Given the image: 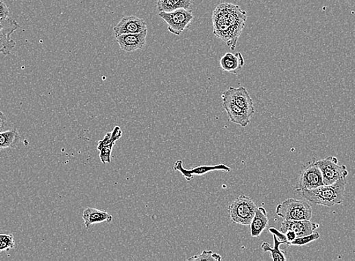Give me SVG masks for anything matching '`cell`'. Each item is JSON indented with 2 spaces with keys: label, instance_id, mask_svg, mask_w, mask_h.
I'll use <instances>...</instances> for the list:
<instances>
[{
  "label": "cell",
  "instance_id": "1",
  "mask_svg": "<svg viewBox=\"0 0 355 261\" xmlns=\"http://www.w3.org/2000/svg\"><path fill=\"white\" fill-rule=\"evenodd\" d=\"M247 19V12L232 3L219 4L212 14L213 33L234 50Z\"/></svg>",
  "mask_w": 355,
  "mask_h": 261
},
{
  "label": "cell",
  "instance_id": "2",
  "mask_svg": "<svg viewBox=\"0 0 355 261\" xmlns=\"http://www.w3.org/2000/svg\"><path fill=\"white\" fill-rule=\"evenodd\" d=\"M346 178H340L334 184H323L315 189H295L298 196L315 205L332 207L342 204L344 200Z\"/></svg>",
  "mask_w": 355,
  "mask_h": 261
},
{
  "label": "cell",
  "instance_id": "3",
  "mask_svg": "<svg viewBox=\"0 0 355 261\" xmlns=\"http://www.w3.org/2000/svg\"><path fill=\"white\" fill-rule=\"evenodd\" d=\"M276 214L286 221L310 220L313 208L306 200L288 199L278 205Z\"/></svg>",
  "mask_w": 355,
  "mask_h": 261
},
{
  "label": "cell",
  "instance_id": "4",
  "mask_svg": "<svg viewBox=\"0 0 355 261\" xmlns=\"http://www.w3.org/2000/svg\"><path fill=\"white\" fill-rule=\"evenodd\" d=\"M257 206L254 201L245 195H241L228 207L231 221L236 225L248 226L252 221Z\"/></svg>",
  "mask_w": 355,
  "mask_h": 261
},
{
  "label": "cell",
  "instance_id": "5",
  "mask_svg": "<svg viewBox=\"0 0 355 261\" xmlns=\"http://www.w3.org/2000/svg\"><path fill=\"white\" fill-rule=\"evenodd\" d=\"M158 16L168 25V31L180 36L194 19L193 13L190 10L179 9L170 12H161Z\"/></svg>",
  "mask_w": 355,
  "mask_h": 261
},
{
  "label": "cell",
  "instance_id": "6",
  "mask_svg": "<svg viewBox=\"0 0 355 261\" xmlns=\"http://www.w3.org/2000/svg\"><path fill=\"white\" fill-rule=\"evenodd\" d=\"M316 163L321 171L324 184H334L340 178H346L349 175L345 165H339L336 156H330L323 160H316Z\"/></svg>",
  "mask_w": 355,
  "mask_h": 261
},
{
  "label": "cell",
  "instance_id": "7",
  "mask_svg": "<svg viewBox=\"0 0 355 261\" xmlns=\"http://www.w3.org/2000/svg\"><path fill=\"white\" fill-rule=\"evenodd\" d=\"M323 184L321 171L315 159L303 167L297 182L298 189L313 190Z\"/></svg>",
  "mask_w": 355,
  "mask_h": 261
},
{
  "label": "cell",
  "instance_id": "8",
  "mask_svg": "<svg viewBox=\"0 0 355 261\" xmlns=\"http://www.w3.org/2000/svg\"><path fill=\"white\" fill-rule=\"evenodd\" d=\"M19 28L18 22L10 17L0 19V54L10 55L12 50L16 46V41L11 39V35Z\"/></svg>",
  "mask_w": 355,
  "mask_h": 261
},
{
  "label": "cell",
  "instance_id": "9",
  "mask_svg": "<svg viewBox=\"0 0 355 261\" xmlns=\"http://www.w3.org/2000/svg\"><path fill=\"white\" fill-rule=\"evenodd\" d=\"M223 100L232 101L244 110H246L251 115L255 113L254 104L252 98L244 87L235 88L231 87L223 95H221Z\"/></svg>",
  "mask_w": 355,
  "mask_h": 261
},
{
  "label": "cell",
  "instance_id": "10",
  "mask_svg": "<svg viewBox=\"0 0 355 261\" xmlns=\"http://www.w3.org/2000/svg\"><path fill=\"white\" fill-rule=\"evenodd\" d=\"M147 31L144 19L130 16L123 18L114 28L115 37L123 34L140 33Z\"/></svg>",
  "mask_w": 355,
  "mask_h": 261
},
{
  "label": "cell",
  "instance_id": "11",
  "mask_svg": "<svg viewBox=\"0 0 355 261\" xmlns=\"http://www.w3.org/2000/svg\"><path fill=\"white\" fill-rule=\"evenodd\" d=\"M173 169L177 171H180V173L182 175V176L186 178L187 181H191L193 180L195 176H204L206 174L210 173L212 171H232V169L224 163L218 164V165H212V166H199L193 169H187L183 167L182 161H177L173 167Z\"/></svg>",
  "mask_w": 355,
  "mask_h": 261
},
{
  "label": "cell",
  "instance_id": "12",
  "mask_svg": "<svg viewBox=\"0 0 355 261\" xmlns=\"http://www.w3.org/2000/svg\"><path fill=\"white\" fill-rule=\"evenodd\" d=\"M319 226V223L310 222V220H284L279 230L284 234L287 230H293L298 238L313 234Z\"/></svg>",
  "mask_w": 355,
  "mask_h": 261
},
{
  "label": "cell",
  "instance_id": "13",
  "mask_svg": "<svg viewBox=\"0 0 355 261\" xmlns=\"http://www.w3.org/2000/svg\"><path fill=\"white\" fill-rule=\"evenodd\" d=\"M147 33V31L140 33L123 34L116 36V40L123 51L133 52L145 47Z\"/></svg>",
  "mask_w": 355,
  "mask_h": 261
},
{
  "label": "cell",
  "instance_id": "14",
  "mask_svg": "<svg viewBox=\"0 0 355 261\" xmlns=\"http://www.w3.org/2000/svg\"><path fill=\"white\" fill-rule=\"evenodd\" d=\"M223 107L233 123L239 124L243 128H246L250 123V118L252 115L233 102L223 100Z\"/></svg>",
  "mask_w": 355,
  "mask_h": 261
},
{
  "label": "cell",
  "instance_id": "15",
  "mask_svg": "<svg viewBox=\"0 0 355 261\" xmlns=\"http://www.w3.org/2000/svg\"><path fill=\"white\" fill-rule=\"evenodd\" d=\"M83 219L84 221L85 227L87 230L90 229L93 225L96 223L102 222L110 223L113 220L112 215H110L108 212L97 210V208L88 207L84 211Z\"/></svg>",
  "mask_w": 355,
  "mask_h": 261
},
{
  "label": "cell",
  "instance_id": "16",
  "mask_svg": "<svg viewBox=\"0 0 355 261\" xmlns=\"http://www.w3.org/2000/svg\"><path fill=\"white\" fill-rule=\"evenodd\" d=\"M220 66L225 72L238 74L241 71L245 61L240 52L232 54L229 52L223 56L220 59Z\"/></svg>",
  "mask_w": 355,
  "mask_h": 261
},
{
  "label": "cell",
  "instance_id": "17",
  "mask_svg": "<svg viewBox=\"0 0 355 261\" xmlns=\"http://www.w3.org/2000/svg\"><path fill=\"white\" fill-rule=\"evenodd\" d=\"M269 219L267 212L263 207H257L254 217L250 223L251 236H260L263 231L269 225Z\"/></svg>",
  "mask_w": 355,
  "mask_h": 261
},
{
  "label": "cell",
  "instance_id": "18",
  "mask_svg": "<svg viewBox=\"0 0 355 261\" xmlns=\"http://www.w3.org/2000/svg\"><path fill=\"white\" fill-rule=\"evenodd\" d=\"M191 0H158L157 7L159 12H170L179 9L189 10Z\"/></svg>",
  "mask_w": 355,
  "mask_h": 261
},
{
  "label": "cell",
  "instance_id": "19",
  "mask_svg": "<svg viewBox=\"0 0 355 261\" xmlns=\"http://www.w3.org/2000/svg\"><path fill=\"white\" fill-rule=\"evenodd\" d=\"M21 140V137L17 129L0 132V150L16 148Z\"/></svg>",
  "mask_w": 355,
  "mask_h": 261
},
{
  "label": "cell",
  "instance_id": "20",
  "mask_svg": "<svg viewBox=\"0 0 355 261\" xmlns=\"http://www.w3.org/2000/svg\"><path fill=\"white\" fill-rule=\"evenodd\" d=\"M273 247L271 248L267 243H263L261 249L265 252H270L271 258L273 261H286L285 253L280 249V245L284 244V242L278 240L276 235H273Z\"/></svg>",
  "mask_w": 355,
  "mask_h": 261
},
{
  "label": "cell",
  "instance_id": "21",
  "mask_svg": "<svg viewBox=\"0 0 355 261\" xmlns=\"http://www.w3.org/2000/svg\"><path fill=\"white\" fill-rule=\"evenodd\" d=\"M123 135V131L120 126H115L112 132L106 133L105 137L103 139L99 141L97 149L99 150L100 148L105 147L108 145H115L116 141L120 139Z\"/></svg>",
  "mask_w": 355,
  "mask_h": 261
},
{
  "label": "cell",
  "instance_id": "22",
  "mask_svg": "<svg viewBox=\"0 0 355 261\" xmlns=\"http://www.w3.org/2000/svg\"><path fill=\"white\" fill-rule=\"evenodd\" d=\"M188 260L192 261H201V260H212V261H220L221 257L219 253H214L212 251L204 250L201 255L195 256L194 257L187 259Z\"/></svg>",
  "mask_w": 355,
  "mask_h": 261
},
{
  "label": "cell",
  "instance_id": "23",
  "mask_svg": "<svg viewBox=\"0 0 355 261\" xmlns=\"http://www.w3.org/2000/svg\"><path fill=\"white\" fill-rule=\"evenodd\" d=\"M16 246L12 234H0V252L10 251Z\"/></svg>",
  "mask_w": 355,
  "mask_h": 261
},
{
  "label": "cell",
  "instance_id": "24",
  "mask_svg": "<svg viewBox=\"0 0 355 261\" xmlns=\"http://www.w3.org/2000/svg\"><path fill=\"white\" fill-rule=\"evenodd\" d=\"M321 235L320 234H318L317 232H314L312 234H309L307 236L298 237L295 238L294 241L290 243V245H305L306 244H308L310 243H312L313 241H315L318 240V238H320ZM289 245V246H290Z\"/></svg>",
  "mask_w": 355,
  "mask_h": 261
},
{
  "label": "cell",
  "instance_id": "25",
  "mask_svg": "<svg viewBox=\"0 0 355 261\" xmlns=\"http://www.w3.org/2000/svg\"><path fill=\"white\" fill-rule=\"evenodd\" d=\"M114 144L108 145L99 149V159L103 164L110 163V155L113 150Z\"/></svg>",
  "mask_w": 355,
  "mask_h": 261
},
{
  "label": "cell",
  "instance_id": "26",
  "mask_svg": "<svg viewBox=\"0 0 355 261\" xmlns=\"http://www.w3.org/2000/svg\"><path fill=\"white\" fill-rule=\"evenodd\" d=\"M10 14L9 7L3 1H0V19L8 17Z\"/></svg>",
  "mask_w": 355,
  "mask_h": 261
},
{
  "label": "cell",
  "instance_id": "27",
  "mask_svg": "<svg viewBox=\"0 0 355 261\" xmlns=\"http://www.w3.org/2000/svg\"><path fill=\"white\" fill-rule=\"evenodd\" d=\"M284 234L286 236V245L288 246L297 238V234L293 230H287Z\"/></svg>",
  "mask_w": 355,
  "mask_h": 261
},
{
  "label": "cell",
  "instance_id": "28",
  "mask_svg": "<svg viewBox=\"0 0 355 261\" xmlns=\"http://www.w3.org/2000/svg\"><path fill=\"white\" fill-rule=\"evenodd\" d=\"M7 124V118L6 116L0 111V128L4 130L5 126Z\"/></svg>",
  "mask_w": 355,
  "mask_h": 261
},
{
  "label": "cell",
  "instance_id": "29",
  "mask_svg": "<svg viewBox=\"0 0 355 261\" xmlns=\"http://www.w3.org/2000/svg\"><path fill=\"white\" fill-rule=\"evenodd\" d=\"M3 130V129L0 128V132H2Z\"/></svg>",
  "mask_w": 355,
  "mask_h": 261
}]
</instances>
